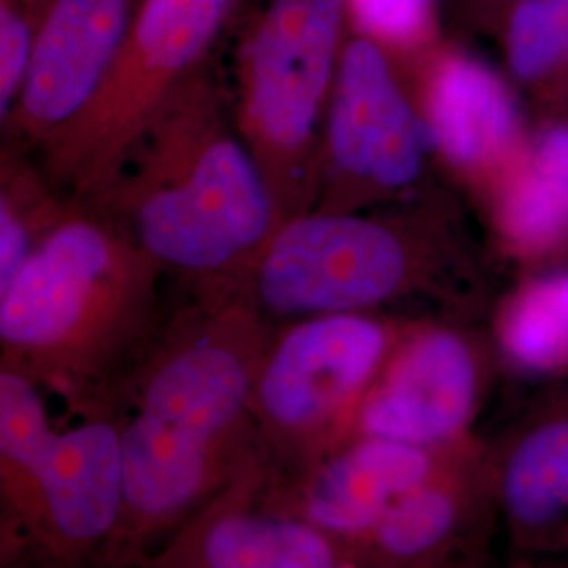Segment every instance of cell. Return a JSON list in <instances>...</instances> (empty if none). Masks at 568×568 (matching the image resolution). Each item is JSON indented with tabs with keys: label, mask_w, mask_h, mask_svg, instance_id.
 <instances>
[{
	"label": "cell",
	"mask_w": 568,
	"mask_h": 568,
	"mask_svg": "<svg viewBox=\"0 0 568 568\" xmlns=\"http://www.w3.org/2000/svg\"><path fill=\"white\" fill-rule=\"evenodd\" d=\"M114 396L121 525L105 568H140L255 455L253 389L276 328L246 288L192 291Z\"/></svg>",
	"instance_id": "cell-1"
},
{
	"label": "cell",
	"mask_w": 568,
	"mask_h": 568,
	"mask_svg": "<svg viewBox=\"0 0 568 568\" xmlns=\"http://www.w3.org/2000/svg\"><path fill=\"white\" fill-rule=\"evenodd\" d=\"M114 225L164 272L204 288H248L283 225L239 121L206 74L190 82L81 204Z\"/></svg>",
	"instance_id": "cell-2"
},
{
	"label": "cell",
	"mask_w": 568,
	"mask_h": 568,
	"mask_svg": "<svg viewBox=\"0 0 568 568\" xmlns=\"http://www.w3.org/2000/svg\"><path fill=\"white\" fill-rule=\"evenodd\" d=\"M163 274L93 211L65 213L0 288V366L81 415L114 410L124 375L159 328Z\"/></svg>",
	"instance_id": "cell-3"
},
{
	"label": "cell",
	"mask_w": 568,
	"mask_h": 568,
	"mask_svg": "<svg viewBox=\"0 0 568 568\" xmlns=\"http://www.w3.org/2000/svg\"><path fill=\"white\" fill-rule=\"evenodd\" d=\"M122 497L116 410L58 427L44 389L0 366L2 568H105Z\"/></svg>",
	"instance_id": "cell-4"
},
{
	"label": "cell",
	"mask_w": 568,
	"mask_h": 568,
	"mask_svg": "<svg viewBox=\"0 0 568 568\" xmlns=\"http://www.w3.org/2000/svg\"><path fill=\"white\" fill-rule=\"evenodd\" d=\"M349 0H267L241 51L236 121L281 220L314 209L321 121L344 51Z\"/></svg>",
	"instance_id": "cell-5"
},
{
	"label": "cell",
	"mask_w": 568,
	"mask_h": 568,
	"mask_svg": "<svg viewBox=\"0 0 568 568\" xmlns=\"http://www.w3.org/2000/svg\"><path fill=\"white\" fill-rule=\"evenodd\" d=\"M234 0H142L95 98L41 150V173L77 204L91 203L129 152L192 81Z\"/></svg>",
	"instance_id": "cell-6"
},
{
	"label": "cell",
	"mask_w": 568,
	"mask_h": 568,
	"mask_svg": "<svg viewBox=\"0 0 568 568\" xmlns=\"http://www.w3.org/2000/svg\"><path fill=\"white\" fill-rule=\"evenodd\" d=\"M398 344L394 328L368 314L276 328L251 405L270 476H297L349 440L368 389Z\"/></svg>",
	"instance_id": "cell-7"
},
{
	"label": "cell",
	"mask_w": 568,
	"mask_h": 568,
	"mask_svg": "<svg viewBox=\"0 0 568 568\" xmlns=\"http://www.w3.org/2000/svg\"><path fill=\"white\" fill-rule=\"evenodd\" d=\"M413 278L396 230L349 211H307L265 246L248 293L274 326L331 314H365Z\"/></svg>",
	"instance_id": "cell-8"
},
{
	"label": "cell",
	"mask_w": 568,
	"mask_h": 568,
	"mask_svg": "<svg viewBox=\"0 0 568 568\" xmlns=\"http://www.w3.org/2000/svg\"><path fill=\"white\" fill-rule=\"evenodd\" d=\"M438 148L392 74L373 37L345 42L326 110L318 199L312 211H333L347 185L400 190L415 182Z\"/></svg>",
	"instance_id": "cell-9"
},
{
	"label": "cell",
	"mask_w": 568,
	"mask_h": 568,
	"mask_svg": "<svg viewBox=\"0 0 568 568\" xmlns=\"http://www.w3.org/2000/svg\"><path fill=\"white\" fill-rule=\"evenodd\" d=\"M490 535L497 525L488 445L469 438L445 448L345 560L349 568H450L485 558Z\"/></svg>",
	"instance_id": "cell-10"
},
{
	"label": "cell",
	"mask_w": 568,
	"mask_h": 568,
	"mask_svg": "<svg viewBox=\"0 0 568 568\" xmlns=\"http://www.w3.org/2000/svg\"><path fill=\"white\" fill-rule=\"evenodd\" d=\"M478 349L450 328L403 337L356 415L349 438L371 436L408 447L466 443L483 400Z\"/></svg>",
	"instance_id": "cell-11"
},
{
	"label": "cell",
	"mask_w": 568,
	"mask_h": 568,
	"mask_svg": "<svg viewBox=\"0 0 568 568\" xmlns=\"http://www.w3.org/2000/svg\"><path fill=\"white\" fill-rule=\"evenodd\" d=\"M142 0H53L20 98L2 126L13 152H41L95 98Z\"/></svg>",
	"instance_id": "cell-12"
},
{
	"label": "cell",
	"mask_w": 568,
	"mask_h": 568,
	"mask_svg": "<svg viewBox=\"0 0 568 568\" xmlns=\"http://www.w3.org/2000/svg\"><path fill=\"white\" fill-rule=\"evenodd\" d=\"M265 480L257 450L140 568H349L321 530L265 501Z\"/></svg>",
	"instance_id": "cell-13"
},
{
	"label": "cell",
	"mask_w": 568,
	"mask_h": 568,
	"mask_svg": "<svg viewBox=\"0 0 568 568\" xmlns=\"http://www.w3.org/2000/svg\"><path fill=\"white\" fill-rule=\"evenodd\" d=\"M443 453L356 436L297 476L274 478L267 471L265 501L321 530L345 558L400 495L426 478Z\"/></svg>",
	"instance_id": "cell-14"
},
{
	"label": "cell",
	"mask_w": 568,
	"mask_h": 568,
	"mask_svg": "<svg viewBox=\"0 0 568 568\" xmlns=\"http://www.w3.org/2000/svg\"><path fill=\"white\" fill-rule=\"evenodd\" d=\"M497 535L511 565L568 556V406L488 445Z\"/></svg>",
	"instance_id": "cell-15"
},
{
	"label": "cell",
	"mask_w": 568,
	"mask_h": 568,
	"mask_svg": "<svg viewBox=\"0 0 568 568\" xmlns=\"http://www.w3.org/2000/svg\"><path fill=\"white\" fill-rule=\"evenodd\" d=\"M429 126L453 163L480 164L514 138L516 112L504 84L469 58H447L429 89Z\"/></svg>",
	"instance_id": "cell-16"
},
{
	"label": "cell",
	"mask_w": 568,
	"mask_h": 568,
	"mask_svg": "<svg viewBox=\"0 0 568 568\" xmlns=\"http://www.w3.org/2000/svg\"><path fill=\"white\" fill-rule=\"evenodd\" d=\"M504 222L516 243L537 246L568 227V126L541 140L527 175L511 190Z\"/></svg>",
	"instance_id": "cell-17"
},
{
	"label": "cell",
	"mask_w": 568,
	"mask_h": 568,
	"mask_svg": "<svg viewBox=\"0 0 568 568\" xmlns=\"http://www.w3.org/2000/svg\"><path fill=\"white\" fill-rule=\"evenodd\" d=\"M504 344L514 361L530 368H556L568 361V281L530 288L511 307Z\"/></svg>",
	"instance_id": "cell-18"
},
{
	"label": "cell",
	"mask_w": 568,
	"mask_h": 568,
	"mask_svg": "<svg viewBox=\"0 0 568 568\" xmlns=\"http://www.w3.org/2000/svg\"><path fill=\"white\" fill-rule=\"evenodd\" d=\"M509 63L523 79H537L568 51L565 20L554 0H523L511 13Z\"/></svg>",
	"instance_id": "cell-19"
},
{
	"label": "cell",
	"mask_w": 568,
	"mask_h": 568,
	"mask_svg": "<svg viewBox=\"0 0 568 568\" xmlns=\"http://www.w3.org/2000/svg\"><path fill=\"white\" fill-rule=\"evenodd\" d=\"M53 0H0V121L20 98L42 20Z\"/></svg>",
	"instance_id": "cell-20"
},
{
	"label": "cell",
	"mask_w": 568,
	"mask_h": 568,
	"mask_svg": "<svg viewBox=\"0 0 568 568\" xmlns=\"http://www.w3.org/2000/svg\"><path fill=\"white\" fill-rule=\"evenodd\" d=\"M432 0H349V13L365 34L386 42L417 41L429 26Z\"/></svg>",
	"instance_id": "cell-21"
},
{
	"label": "cell",
	"mask_w": 568,
	"mask_h": 568,
	"mask_svg": "<svg viewBox=\"0 0 568 568\" xmlns=\"http://www.w3.org/2000/svg\"><path fill=\"white\" fill-rule=\"evenodd\" d=\"M554 2H556L558 11H560V16H562V20H565V26H567L568 32V0H554Z\"/></svg>",
	"instance_id": "cell-22"
},
{
	"label": "cell",
	"mask_w": 568,
	"mask_h": 568,
	"mask_svg": "<svg viewBox=\"0 0 568 568\" xmlns=\"http://www.w3.org/2000/svg\"><path fill=\"white\" fill-rule=\"evenodd\" d=\"M450 568H488L487 562H485V558H480V560H469V562H464V565H455V567Z\"/></svg>",
	"instance_id": "cell-23"
}]
</instances>
